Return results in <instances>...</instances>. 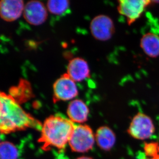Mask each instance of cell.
<instances>
[{
  "mask_svg": "<svg viewBox=\"0 0 159 159\" xmlns=\"http://www.w3.org/2000/svg\"><path fill=\"white\" fill-rule=\"evenodd\" d=\"M23 17L29 24L39 25L43 24L47 20V9L42 2L31 1L27 2L24 6Z\"/></svg>",
  "mask_w": 159,
  "mask_h": 159,
  "instance_id": "8",
  "label": "cell"
},
{
  "mask_svg": "<svg viewBox=\"0 0 159 159\" xmlns=\"http://www.w3.org/2000/svg\"><path fill=\"white\" fill-rule=\"evenodd\" d=\"M67 74L75 82H80L90 76V69L87 62L81 58L70 60L68 65Z\"/></svg>",
  "mask_w": 159,
  "mask_h": 159,
  "instance_id": "10",
  "label": "cell"
},
{
  "mask_svg": "<svg viewBox=\"0 0 159 159\" xmlns=\"http://www.w3.org/2000/svg\"><path fill=\"white\" fill-rule=\"evenodd\" d=\"M95 140L100 148L109 151L116 143V134L109 127L102 126L96 131Z\"/></svg>",
  "mask_w": 159,
  "mask_h": 159,
  "instance_id": "13",
  "label": "cell"
},
{
  "mask_svg": "<svg viewBox=\"0 0 159 159\" xmlns=\"http://www.w3.org/2000/svg\"><path fill=\"white\" fill-rule=\"evenodd\" d=\"M17 147L9 142H3L0 145V159H17Z\"/></svg>",
  "mask_w": 159,
  "mask_h": 159,
  "instance_id": "16",
  "label": "cell"
},
{
  "mask_svg": "<svg viewBox=\"0 0 159 159\" xmlns=\"http://www.w3.org/2000/svg\"><path fill=\"white\" fill-rule=\"evenodd\" d=\"M11 96L17 101H25L32 95V90L28 82L21 80L18 87H12L10 90Z\"/></svg>",
  "mask_w": 159,
  "mask_h": 159,
  "instance_id": "14",
  "label": "cell"
},
{
  "mask_svg": "<svg viewBox=\"0 0 159 159\" xmlns=\"http://www.w3.org/2000/svg\"><path fill=\"white\" fill-rule=\"evenodd\" d=\"M89 110L83 101L75 99L68 106L67 114L72 122L77 123H83L87 120Z\"/></svg>",
  "mask_w": 159,
  "mask_h": 159,
  "instance_id": "11",
  "label": "cell"
},
{
  "mask_svg": "<svg viewBox=\"0 0 159 159\" xmlns=\"http://www.w3.org/2000/svg\"><path fill=\"white\" fill-rule=\"evenodd\" d=\"M92 35L98 40L105 41L111 39L115 32L112 20L107 16H98L92 20L90 24Z\"/></svg>",
  "mask_w": 159,
  "mask_h": 159,
  "instance_id": "7",
  "label": "cell"
},
{
  "mask_svg": "<svg viewBox=\"0 0 159 159\" xmlns=\"http://www.w3.org/2000/svg\"><path fill=\"white\" fill-rule=\"evenodd\" d=\"M155 131V125L152 119L141 112L133 117L128 129V133L131 137L139 140L148 139Z\"/></svg>",
  "mask_w": 159,
  "mask_h": 159,
  "instance_id": "4",
  "label": "cell"
},
{
  "mask_svg": "<svg viewBox=\"0 0 159 159\" xmlns=\"http://www.w3.org/2000/svg\"><path fill=\"white\" fill-rule=\"evenodd\" d=\"M53 91L55 102L71 100L78 95V89L75 81L67 73L64 74L55 82Z\"/></svg>",
  "mask_w": 159,
  "mask_h": 159,
  "instance_id": "6",
  "label": "cell"
},
{
  "mask_svg": "<svg viewBox=\"0 0 159 159\" xmlns=\"http://www.w3.org/2000/svg\"><path fill=\"white\" fill-rule=\"evenodd\" d=\"M76 159H93L90 157H81L80 158H77Z\"/></svg>",
  "mask_w": 159,
  "mask_h": 159,
  "instance_id": "17",
  "label": "cell"
},
{
  "mask_svg": "<svg viewBox=\"0 0 159 159\" xmlns=\"http://www.w3.org/2000/svg\"><path fill=\"white\" fill-rule=\"evenodd\" d=\"M76 125L70 119L60 116H51L42 124L38 142L44 150L51 147L62 149L69 143Z\"/></svg>",
  "mask_w": 159,
  "mask_h": 159,
  "instance_id": "2",
  "label": "cell"
},
{
  "mask_svg": "<svg viewBox=\"0 0 159 159\" xmlns=\"http://www.w3.org/2000/svg\"><path fill=\"white\" fill-rule=\"evenodd\" d=\"M152 2L148 0H120L118 1L119 14L126 17L129 25L138 19Z\"/></svg>",
  "mask_w": 159,
  "mask_h": 159,
  "instance_id": "5",
  "label": "cell"
},
{
  "mask_svg": "<svg viewBox=\"0 0 159 159\" xmlns=\"http://www.w3.org/2000/svg\"><path fill=\"white\" fill-rule=\"evenodd\" d=\"M140 47L144 53L150 58L159 56V36L152 33H147L142 37Z\"/></svg>",
  "mask_w": 159,
  "mask_h": 159,
  "instance_id": "12",
  "label": "cell"
},
{
  "mask_svg": "<svg viewBox=\"0 0 159 159\" xmlns=\"http://www.w3.org/2000/svg\"></svg>",
  "mask_w": 159,
  "mask_h": 159,
  "instance_id": "18",
  "label": "cell"
},
{
  "mask_svg": "<svg viewBox=\"0 0 159 159\" xmlns=\"http://www.w3.org/2000/svg\"><path fill=\"white\" fill-rule=\"evenodd\" d=\"M0 102V129L2 134H10L29 128L41 130L42 124L26 112L11 95L1 92Z\"/></svg>",
  "mask_w": 159,
  "mask_h": 159,
  "instance_id": "1",
  "label": "cell"
},
{
  "mask_svg": "<svg viewBox=\"0 0 159 159\" xmlns=\"http://www.w3.org/2000/svg\"><path fill=\"white\" fill-rule=\"evenodd\" d=\"M95 137L91 128L87 125H76L69 144L72 151L85 152L93 148Z\"/></svg>",
  "mask_w": 159,
  "mask_h": 159,
  "instance_id": "3",
  "label": "cell"
},
{
  "mask_svg": "<svg viewBox=\"0 0 159 159\" xmlns=\"http://www.w3.org/2000/svg\"><path fill=\"white\" fill-rule=\"evenodd\" d=\"M68 0H50L47 3V8L51 14L61 15L66 12L69 7Z\"/></svg>",
  "mask_w": 159,
  "mask_h": 159,
  "instance_id": "15",
  "label": "cell"
},
{
  "mask_svg": "<svg viewBox=\"0 0 159 159\" xmlns=\"http://www.w3.org/2000/svg\"><path fill=\"white\" fill-rule=\"evenodd\" d=\"M24 9V3L21 0H3L0 2V15L5 21L12 22L18 19Z\"/></svg>",
  "mask_w": 159,
  "mask_h": 159,
  "instance_id": "9",
  "label": "cell"
}]
</instances>
